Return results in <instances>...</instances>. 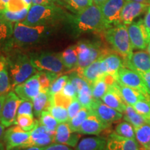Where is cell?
Returning a JSON list of instances; mask_svg holds the SVG:
<instances>
[{
    "label": "cell",
    "mask_w": 150,
    "mask_h": 150,
    "mask_svg": "<svg viewBox=\"0 0 150 150\" xmlns=\"http://www.w3.org/2000/svg\"><path fill=\"white\" fill-rule=\"evenodd\" d=\"M80 134L73 132L67 122L59 123L56 129L54 142L75 147L79 143Z\"/></svg>",
    "instance_id": "e0dca14e"
},
{
    "label": "cell",
    "mask_w": 150,
    "mask_h": 150,
    "mask_svg": "<svg viewBox=\"0 0 150 150\" xmlns=\"http://www.w3.org/2000/svg\"><path fill=\"white\" fill-rule=\"evenodd\" d=\"M34 4H54L49 0H32V5Z\"/></svg>",
    "instance_id": "f5cc1de1"
},
{
    "label": "cell",
    "mask_w": 150,
    "mask_h": 150,
    "mask_svg": "<svg viewBox=\"0 0 150 150\" xmlns=\"http://www.w3.org/2000/svg\"><path fill=\"white\" fill-rule=\"evenodd\" d=\"M31 131H25L18 125L9 127L4 135L5 150H20L29 139Z\"/></svg>",
    "instance_id": "8fae6325"
},
{
    "label": "cell",
    "mask_w": 150,
    "mask_h": 150,
    "mask_svg": "<svg viewBox=\"0 0 150 150\" xmlns=\"http://www.w3.org/2000/svg\"><path fill=\"white\" fill-rule=\"evenodd\" d=\"M141 77L143 79L144 82H145L146 86L149 90V92L150 93V71H148V72H141V73H138Z\"/></svg>",
    "instance_id": "681fc988"
},
{
    "label": "cell",
    "mask_w": 150,
    "mask_h": 150,
    "mask_svg": "<svg viewBox=\"0 0 150 150\" xmlns=\"http://www.w3.org/2000/svg\"><path fill=\"white\" fill-rule=\"evenodd\" d=\"M147 149H148V150H150V144L149 145V146H148V147H147Z\"/></svg>",
    "instance_id": "e7e4bbea"
},
{
    "label": "cell",
    "mask_w": 150,
    "mask_h": 150,
    "mask_svg": "<svg viewBox=\"0 0 150 150\" xmlns=\"http://www.w3.org/2000/svg\"><path fill=\"white\" fill-rule=\"evenodd\" d=\"M125 115H124V120L128 122L134 126V127H138L141 125L147 122L150 120L145 118L144 116L138 113L134 108L130 105H127L126 109L125 110Z\"/></svg>",
    "instance_id": "f546056e"
},
{
    "label": "cell",
    "mask_w": 150,
    "mask_h": 150,
    "mask_svg": "<svg viewBox=\"0 0 150 150\" xmlns=\"http://www.w3.org/2000/svg\"><path fill=\"white\" fill-rule=\"evenodd\" d=\"M75 46L78 54L76 69L87 67L110 52L109 49L105 47L100 41L81 40Z\"/></svg>",
    "instance_id": "8992f818"
},
{
    "label": "cell",
    "mask_w": 150,
    "mask_h": 150,
    "mask_svg": "<svg viewBox=\"0 0 150 150\" xmlns=\"http://www.w3.org/2000/svg\"><path fill=\"white\" fill-rule=\"evenodd\" d=\"M106 0H93V3L95 4L96 5H98V6H100L102 5L103 3L104 2V1H106Z\"/></svg>",
    "instance_id": "91938a15"
},
{
    "label": "cell",
    "mask_w": 150,
    "mask_h": 150,
    "mask_svg": "<svg viewBox=\"0 0 150 150\" xmlns=\"http://www.w3.org/2000/svg\"><path fill=\"white\" fill-rule=\"evenodd\" d=\"M91 112V110L90 108L82 107L76 115H74L72 119L69 120L67 122L72 131L78 133L80 127L81 126L84 120L88 117V116L90 115Z\"/></svg>",
    "instance_id": "d6a6232c"
},
{
    "label": "cell",
    "mask_w": 150,
    "mask_h": 150,
    "mask_svg": "<svg viewBox=\"0 0 150 150\" xmlns=\"http://www.w3.org/2000/svg\"><path fill=\"white\" fill-rule=\"evenodd\" d=\"M6 127L0 122V150H4V135L5 132Z\"/></svg>",
    "instance_id": "f907efd6"
},
{
    "label": "cell",
    "mask_w": 150,
    "mask_h": 150,
    "mask_svg": "<svg viewBox=\"0 0 150 150\" xmlns=\"http://www.w3.org/2000/svg\"><path fill=\"white\" fill-rule=\"evenodd\" d=\"M22 99L14 91H10L6 94L4 103L0 112V122L5 127L15 125L18 115V110Z\"/></svg>",
    "instance_id": "ba28073f"
},
{
    "label": "cell",
    "mask_w": 150,
    "mask_h": 150,
    "mask_svg": "<svg viewBox=\"0 0 150 150\" xmlns=\"http://www.w3.org/2000/svg\"><path fill=\"white\" fill-rule=\"evenodd\" d=\"M101 99L104 104L122 113L126 109L127 104L123 100L115 84L108 88L107 92Z\"/></svg>",
    "instance_id": "603a6c76"
},
{
    "label": "cell",
    "mask_w": 150,
    "mask_h": 150,
    "mask_svg": "<svg viewBox=\"0 0 150 150\" xmlns=\"http://www.w3.org/2000/svg\"><path fill=\"white\" fill-rule=\"evenodd\" d=\"M144 23H145L146 27L150 31V6L146 11V14L144 18Z\"/></svg>",
    "instance_id": "816d5d0a"
},
{
    "label": "cell",
    "mask_w": 150,
    "mask_h": 150,
    "mask_svg": "<svg viewBox=\"0 0 150 150\" xmlns=\"http://www.w3.org/2000/svg\"><path fill=\"white\" fill-rule=\"evenodd\" d=\"M40 82L41 90H49L52 82L59 77V74L49 71H38L36 73Z\"/></svg>",
    "instance_id": "8d00e7d4"
},
{
    "label": "cell",
    "mask_w": 150,
    "mask_h": 150,
    "mask_svg": "<svg viewBox=\"0 0 150 150\" xmlns=\"http://www.w3.org/2000/svg\"><path fill=\"white\" fill-rule=\"evenodd\" d=\"M102 34L112 50L119 54L124 61L130 59L133 54V47L127 25L119 24L112 26L105 30Z\"/></svg>",
    "instance_id": "5b68a950"
},
{
    "label": "cell",
    "mask_w": 150,
    "mask_h": 150,
    "mask_svg": "<svg viewBox=\"0 0 150 150\" xmlns=\"http://www.w3.org/2000/svg\"><path fill=\"white\" fill-rule=\"evenodd\" d=\"M134 129L137 142H138L141 147L147 149L150 144V121L140 127H135Z\"/></svg>",
    "instance_id": "4dcf8cb0"
},
{
    "label": "cell",
    "mask_w": 150,
    "mask_h": 150,
    "mask_svg": "<svg viewBox=\"0 0 150 150\" xmlns=\"http://www.w3.org/2000/svg\"><path fill=\"white\" fill-rule=\"evenodd\" d=\"M49 1H50L51 2L54 3V4L57 3V4H63V5L65 6V0H49Z\"/></svg>",
    "instance_id": "6f0895ef"
},
{
    "label": "cell",
    "mask_w": 150,
    "mask_h": 150,
    "mask_svg": "<svg viewBox=\"0 0 150 150\" xmlns=\"http://www.w3.org/2000/svg\"><path fill=\"white\" fill-rule=\"evenodd\" d=\"M104 150H139V147L136 140L125 138L112 132L106 138Z\"/></svg>",
    "instance_id": "2e32d148"
},
{
    "label": "cell",
    "mask_w": 150,
    "mask_h": 150,
    "mask_svg": "<svg viewBox=\"0 0 150 150\" xmlns=\"http://www.w3.org/2000/svg\"><path fill=\"white\" fill-rule=\"evenodd\" d=\"M115 87L119 91L121 97L127 104L130 106H134L136 102L140 100H145L146 97L145 95L138 90H136L129 86L122 85L119 82L116 81L115 83Z\"/></svg>",
    "instance_id": "d4e9b609"
},
{
    "label": "cell",
    "mask_w": 150,
    "mask_h": 150,
    "mask_svg": "<svg viewBox=\"0 0 150 150\" xmlns=\"http://www.w3.org/2000/svg\"><path fill=\"white\" fill-rule=\"evenodd\" d=\"M76 98L81 104L83 107L88 108H91L92 104L94 101V97L92 93L91 87L90 84H88L77 93Z\"/></svg>",
    "instance_id": "e575fe53"
},
{
    "label": "cell",
    "mask_w": 150,
    "mask_h": 150,
    "mask_svg": "<svg viewBox=\"0 0 150 150\" xmlns=\"http://www.w3.org/2000/svg\"><path fill=\"white\" fill-rule=\"evenodd\" d=\"M5 53L12 89L38 72L33 65L29 56L18 49L15 50L13 47Z\"/></svg>",
    "instance_id": "6da1fadb"
},
{
    "label": "cell",
    "mask_w": 150,
    "mask_h": 150,
    "mask_svg": "<svg viewBox=\"0 0 150 150\" xmlns=\"http://www.w3.org/2000/svg\"><path fill=\"white\" fill-rule=\"evenodd\" d=\"M115 132L120 136L129 138V139L136 140L135 129L133 127V125L127 121L122 122L118 124L115 127Z\"/></svg>",
    "instance_id": "74e56055"
},
{
    "label": "cell",
    "mask_w": 150,
    "mask_h": 150,
    "mask_svg": "<svg viewBox=\"0 0 150 150\" xmlns=\"http://www.w3.org/2000/svg\"><path fill=\"white\" fill-rule=\"evenodd\" d=\"M91 87L94 98L100 99L107 92L110 86L106 81L104 74L102 77H101L97 81L91 84Z\"/></svg>",
    "instance_id": "836d02e7"
},
{
    "label": "cell",
    "mask_w": 150,
    "mask_h": 150,
    "mask_svg": "<svg viewBox=\"0 0 150 150\" xmlns=\"http://www.w3.org/2000/svg\"><path fill=\"white\" fill-rule=\"evenodd\" d=\"M116 79L122 85L138 90L145 96L150 94L141 76L136 71L128 67L124 66L120 69L116 75Z\"/></svg>",
    "instance_id": "30bf717a"
},
{
    "label": "cell",
    "mask_w": 150,
    "mask_h": 150,
    "mask_svg": "<svg viewBox=\"0 0 150 150\" xmlns=\"http://www.w3.org/2000/svg\"><path fill=\"white\" fill-rule=\"evenodd\" d=\"M75 70L77 71L81 76L88 82L90 85L95 83L104 75L101 67L100 59L84 68L76 69Z\"/></svg>",
    "instance_id": "cb8c5ba5"
},
{
    "label": "cell",
    "mask_w": 150,
    "mask_h": 150,
    "mask_svg": "<svg viewBox=\"0 0 150 150\" xmlns=\"http://www.w3.org/2000/svg\"><path fill=\"white\" fill-rule=\"evenodd\" d=\"M60 93L63 94V95H65V97L70 99L76 98V97H77V93H76L74 86H73V84L69 80L67 81V83H65L64 87H63V88L62 89V91Z\"/></svg>",
    "instance_id": "bcb514c9"
},
{
    "label": "cell",
    "mask_w": 150,
    "mask_h": 150,
    "mask_svg": "<svg viewBox=\"0 0 150 150\" xmlns=\"http://www.w3.org/2000/svg\"><path fill=\"white\" fill-rule=\"evenodd\" d=\"M65 6L77 13L93 4V0H65Z\"/></svg>",
    "instance_id": "60d3db41"
},
{
    "label": "cell",
    "mask_w": 150,
    "mask_h": 150,
    "mask_svg": "<svg viewBox=\"0 0 150 150\" xmlns=\"http://www.w3.org/2000/svg\"><path fill=\"white\" fill-rule=\"evenodd\" d=\"M147 48V52H148V53H149V56H150V42H149V44H148Z\"/></svg>",
    "instance_id": "6125c7cd"
},
{
    "label": "cell",
    "mask_w": 150,
    "mask_h": 150,
    "mask_svg": "<svg viewBox=\"0 0 150 150\" xmlns=\"http://www.w3.org/2000/svg\"><path fill=\"white\" fill-rule=\"evenodd\" d=\"M27 8H30V6L24 2L23 0H10L6 6L5 10L15 13L19 12Z\"/></svg>",
    "instance_id": "ee69618b"
},
{
    "label": "cell",
    "mask_w": 150,
    "mask_h": 150,
    "mask_svg": "<svg viewBox=\"0 0 150 150\" xmlns=\"http://www.w3.org/2000/svg\"><path fill=\"white\" fill-rule=\"evenodd\" d=\"M139 150H148V149H145V148L141 147V148H139Z\"/></svg>",
    "instance_id": "be15d7a7"
},
{
    "label": "cell",
    "mask_w": 150,
    "mask_h": 150,
    "mask_svg": "<svg viewBox=\"0 0 150 150\" xmlns=\"http://www.w3.org/2000/svg\"><path fill=\"white\" fill-rule=\"evenodd\" d=\"M133 49L145 50L150 42V31L146 27L144 20L140 19L127 26Z\"/></svg>",
    "instance_id": "9c48e42d"
},
{
    "label": "cell",
    "mask_w": 150,
    "mask_h": 150,
    "mask_svg": "<svg viewBox=\"0 0 150 150\" xmlns=\"http://www.w3.org/2000/svg\"><path fill=\"white\" fill-rule=\"evenodd\" d=\"M30 8H27L24 9L21 11H19V12H10V11L4 10L1 13L3 15V16L7 20H8L9 22H12V23H16V22H22L24 19L26 18V17L27 16L28 12H29Z\"/></svg>",
    "instance_id": "ab89813d"
},
{
    "label": "cell",
    "mask_w": 150,
    "mask_h": 150,
    "mask_svg": "<svg viewBox=\"0 0 150 150\" xmlns=\"http://www.w3.org/2000/svg\"><path fill=\"white\" fill-rule=\"evenodd\" d=\"M52 95H50L49 90H41L40 93L33 99V115L35 117H40L41 112L47 110L52 104Z\"/></svg>",
    "instance_id": "484cf974"
},
{
    "label": "cell",
    "mask_w": 150,
    "mask_h": 150,
    "mask_svg": "<svg viewBox=\"0 0 150 150\" xmlns=\"http://www.w3.org/2000/svg\"><path fill=\"white\" fill-rule=\"evenodd\" d=\"M13 47V26L0 13V52H6Z\"/></svg>",
    "instance_id": "44dd1931"
},
{
    "label": "cell",
    "mask_w": 150,
    "mask_h": 150,
    "mask_svg": "<svg viewBox=\"0 0 150 150\" xmlns=\"http://www.w3.org/2000/svg\"><path fill=\"white\" fill-rule=\"evenodd\" d=\"M59 55L66 70H72L77 68L78 54L76 46H70L64 51L59 53Z\"/></svg>",
    "instance_id": "f1b7e54d"
},
{
    "label": "cell",
    "mask_w": 150,
    "mask_h": 150,
    "mask_svg": "<svg viewBox=\"0 0 150 150\" xmlns=\"http://www.w3.org/2000/svg\"><path fill=\"white\" fill-rule=\"evenodd\" d=\"M40 122L35 119L34 116L27 115V114H20L17 115L16 125H18L22 129L25 131H31L34 129Z\"/></svg>",
    "instance_id": "1f68e13d"
},
{
    "label": "cell",
    "mask_w": 150,
    "mask_h": 150,
    "mask_svg": "<svg viewBox=\"0 0 150 150\" xmlns=\"http://www.w3.org/2000/svg\"><path fill=\"white\" fill-rule=\"evenodd\" d=\"M83 106L79 102L77 98H74L72 100V102L70 104V105L67 107V112H68V116L69 120L72 119L74 115H76L78 113V112L81 109Z\"/></svg>",
    "instance_id": "7dc6e473"
},
{
    "label": "cell",
    "mask_w": 150,
    "mask_h": 150,
    "mask_svg": "<svg viewBox=\"0 0 150 150\" xmlns=\"http://www.w3.org/2000/svg\"><path fill=\"white\" fill-rule=\"evenodd\" d=\"M51 33V26H29L22 22L13 25V47L19 48L36 45Z\"/></svg>",
    "instance_id": "3957f363"
},
{
    "label": "cell",
    "mask_w": 150,
    "mask_h": 150,
    "mask_svg": "<svg viewBox=\"0 0 150 150\" xmlns=\"http://www.w3.org/2000/svg\"><path fill=\"white\" fill-rule=\"evenodd\" d=\"M68 81V75H63V76H59L52 82L49 88V92L50 95H54L56 93H59L63 88L65 83Z\"/></svg>",
    "instance_id": "b9f144b4"
},
{
    "label": "cell",
    "mask_w": 150,
    "mask_h": 150,
    "mask_svg": "<svg viewBox=\"0 0 150 150\" xmlns=\"http://www.w3.org/2000/svg\"><path fill=\"white\" fill-rule=\"evenodd\" d=\"M29 56L33 65L38 71H49L60 74L66 70L59 53L50 52H33L29 54Z\"/></svg>",
    "instance_id": "52a82bcc"
},
{
    "label": "cell",
    "mask_w": 150,
    "mask_h": 150,
    "mask_svg": "<svg viewBox=\"0 0 150 150\" xmlns=\"http://www.w3.org/2000/svg\"><path fill=\"white\" fill-rule=\"evenodd\" d=\"M127 1V0H106L99 6L108 27L122 24V11Z\"/></svg>",
    "instance_id": "4fadbf2b"
},
{
    "label": "cell",
    "mask_w": 150,
    "mask_h": 150,
    "mask_svg": "<svg viewBox=\"0 0 150 150\" xmlns=\"http://www.w3.org/2000/svg\"><path fill=\"white\" fill-rule=\"evenodd\" d=\"M10 0H0V13L5 10L6 6Z\"/></svg>",
    "instance_id": "db71d44e"
},
{
    "label": "cell",
    "mask_w": 150,
    "mask_h": 150,
    "mask_svg": "<svg viewBox=\"0 0 150 150\" xmlns=\"http://www.w3.org/2000/svg\"><path fill=\"white\" fill-rule=\"evenodd\" d=\"M6 97V94H3V95H0V112H1V108H2L3 104L4 103Z\"/></svg>",
    "instance_id": "11a10c76"
},
{
    "label": "cell",
    "mask_w": 150,
    "mask_h": 150,
    "mask_svg": "<svg viewBox=\"0 0 150 150\" xmlns=\"http://www.w3.org/2000/svg\"><path fill=\"white\" fill-rule=\"evenodd\" d=\"M133 107L138 113L150 120V103L147 100H140Z\"/></svg>",
    "instance_id": "7bdbcfd3"
},
{
    "label": "cell",
    "mask_w": 150,
    "mask_h": 150,
    "mask_svg": "<svg viewBox=\"0 0 150 150\" xmlns=\"http://www.w3.org/2000/svg\"><path fill=\"white\" fill-rule=\"evenodd\" d=\"M101 67L104 74L115 76L120 69L125 66L124 59L115 52H108L100 58Z\"/></svg>",
    "instance_id": "ffe728a7"
},
{
    "label": "cell",
    "mask_w": 150,
    "mask_h": 150,
    "mask_svg": "<svg viewBox=\"0 0 150 150\" xmlns=\"http://www.w3.org/2000/svg\"><path fill=\"white\" fill-rule=\"evenodd\" d=\"M23 1L30 7H31V6L32 5V0H23Z\"/></svg>",
    "instance_id": "94428289"
},
{
    "label": "cell",
    "mask_w": 150,
    "mask_h": 150,
    "mask_svg": "<svg viewBox=\"0 0 150 150\" xmlns=\"http://www.w3.org/2000/svg\"><path fill=\"white\" fill-rule=\"evenodd\" d=\"M38 118L40 125L47 127L50 131L56 132V129L59 123L48 110L42 111Z\"/></svg>",
    "instance_id": "f35d334b"
},
{
    "label": "cell",
    "mask_w": 150,
    "mask_h": 150,
    "mask_svg": "<svg viewBox=\"0 0 150 150\" xmlns=\"http://www.w3.org/2000/svg\"><path fill=\"white\" fill-rule=\"evenodd\" d=\"M47 110L55 117V119L59 122V123L67 122L68 121L69 116L67 108L65 106L54 104L52 102Z\"/></svg>",
    "instance_id": "d590c367"
},
{
    "label": "cell",
    "mask_w": 150,
    "mask_h": 150,
    "mask_svg": "<svg viewBox=\"0 0 150 150\" xmlns=\"http://www.w3.org/2000/svg\"><path fill=\"white\" fill-rule=\"evenodd\" d=\"M109 127L110 125L104 124L91 111L80 127L78 133L80 134L99 135Z\"/></svg>",
    "instance_id": "7402d4cb"
},
{
    "label": "cell",
    "mask_w": 150,
    "mask_h": 150,
    "mask_svg": "<svg viewBox=\"0 0 150 150\" xmlns=\"http://www.w3.org/2000/svg\"><path fill=\"white\" fill-rule=\"evenodd\" d=\"M106 138L102 136L89 137L82 139L76 146V150H104Z\"/></svg>",
    "instance_id": "4316f807"
},
{
    "label": "cell",
    "mask_w": 150,
    "mask_h": 150,
    "mask_svg": "<svg viewBox=\"0 0 150 150\" xmlns=\"http://www.w3.org/2000/svg\"><path fill=\"white\" fill-rule=\"evenodd\" d=\"M90 109L101 121L108 125L120 120L123 117L122 112L110 107L98 99H94Z\"/></svg>",
    "instance_id": "5bb4252c"
},
{
    "label": "cell",
    "mask_w": 150,
    "mask_h": 150,
    "mask_svg": "<svg viewBox=\"0 0 150 150\" xmlns=\"http://www.w3.org/2000/svg\"><path fill=\"white\" fill-rule=\"evenodd\" d=\"M55 132L51 131L43 125L39 124L31 131L29 139L27 143L22 145L20 150L31 147H44L54 142Z\"/></svg>",
    "instance_id": "7c38bea8"
},
{
    "label": "cell",
    "mask_w": 150,
    "mask_h": 150,
    "mask_svg": "<svg viewBox=\"0 0 150 150\" xmlns=\"http://www.w3.org/2000/svg\"><path fill=\"white\" fill-rule=\"evenodd\" d=\"M124 64L138 73L148 72L150 71V56L145 51L134 52L130 59L124 61Z\"/></svg>",
    "instance_id": "d6986e66"
},
{
    "label": "cell",
    "mask_w": 150,
    "mask_h": 150,
    "mask_svg": "<svg viewBox=\"0 0 150 150\" xmlns=\"http://www.w3.org/2000/svg\"><path fill=\"white\" fill-rule=\"evenodd\" d=\"M20 114L33 115V104L32 101L22 99L18 110V115H20Z\"/></svg>",
    "instance_id": "f6af8a7d"
},
{
    "label": "cell",
    "mask_w": 150,
    "mask_h": 150,
    "mask_svg": "<svg viewBox=\"0 0 150 150\" xmlns=\"http://www.w3.org/2000/svg\"><path fill=\"white\" fill-rule=\"evenodd\" d=\"M127 1H136V2H140L142 4H145L150 6V0H127Z\"/></svg>",
    "instance_id": "9f6ffc18"
},
{
    "label": "cell",
    "mask_w": 150,
    "mask_h": 150,
    "mask_svg": "<svg viewBox=\"0 0 150 150\" xmlns=\"http://www.w3.org/2000/svg\"><path fill=\"white\" fill-rule=\"evenodd\" d=\"M149 5L133 1H127L121 13L122 24L128 26L140 15L147 11Z\"/></svg>",
    "instance_id": "ac0fdd59"
},
{
    "label": "cell",
    "mask_w": 150,
    "mask_h": 150,
    "mask_svg": "<svg viewBox=\"0 0 150 150\" xmlns=\"http://www.w3.org/2000/svg\"><path fill=\"white\" fill-rule=\"evenodd\" d=\"M43 150H73L67 145L59 143H52L51 145L43 147Z\"/></svg>",
    "instance_id": "c3c4849f"
},
{
    "label": "cell",
    "mask_w": 150,
    "mask_h": 150,
    "mask_svg": "<svg viewBox=\"0 0 150 150\" xmlns=\"http://www.w3.org/2000/svg\"><path fill=\"white\" fill-rule=\"evenodd\" d=\"M65 18L63 11L55 4H34L22 22L29 26H52Z\"/></svg>",
    "instance_id": "277c9868"
},
{
    "label": "cell",
    "mask_w": 150,
    "mask_h": 150,
    "mask_svg": "<svg viewBox=\"0 0 150 150\" xmlns=\"http://www.w3.org/2000/svg\"><path fill=\"white\" fill-rule=\"evenodd\" d=\"M13 91L21 99L32 101L41 91L38 75H33L23 83L16 86Z\"/></svg>",
    "instance_id": "9a60e30c"
},
{
    "label": "cell",
    "mask_w": 150,
    "mask_h": 150,
    "mask_svg": "<svg viewBox=\"0 0 150 150\" xmlns=\"http://www.w3.org/2000/svg\"><path fill=\"white\" fill-rule=\"evenodd\" d=\"M22 150H43V147H31L26 148Z\"/></svg>",
    "instance_id": "680465c9"
},
{
    "label": "cell",
    "mask_w": 150,
    "mask_h": 150,
    "mask_svg": "<svg viewBox=\"0 0 150 150\" xmlns=\"http://www.w3.org/2000/svg\"><path fill=\"white\" fill-rule=\"evenodd\" d=\"M72 24L75 31L79 33H102L109 28L105 22L100 6L94 3L76 13L72 18Z\"/></svg>",
    "instance_id": "7a4b0ae2"
},
{
    "label": "cell",
    "mask_w": 150,
    "mask_h": 150,
    "mask_svg": "<svg viewBox=\"0 0 150 150\" xmlns=\"http://www.w3.org/2000/svg\"><path fill=\"white\" fill-rule=\"evenodd\" d=\"M12 89L5 56L0 54V95L7 94Z\"/></svg>",
    "instance_id": "83f0119b"
}]
</instances>
